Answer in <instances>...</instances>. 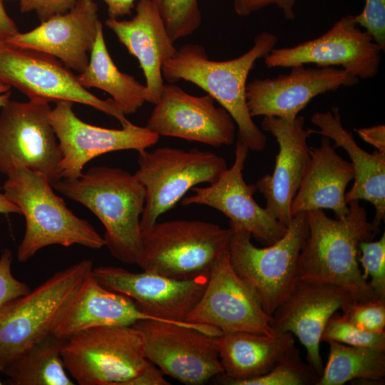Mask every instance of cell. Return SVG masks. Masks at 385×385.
<instances>
[{
    "label": "cell",
    "mask_w": 385,
    "mask_h": 385,
    "mask_svg": "<svg viewBox=\"0 0 385 385\" xmlns=\"http://www.w3.org/2000/svg\"><path fill=\"white\" fill-rule=\"evenodd\" d=\"M299 0H232L235 13L240 16H248L267 6H274L287 20L295 18V6Z\"/></svg>",
    "instance_id": "74e56055"
},
{
    "label": "cell",
    "mask_w": 385,
    "mask_h": 385,
    "mask_svg": "<svg viewBox=\"0 0 385 385\" xmlns=\"http://www.w3.org/2000/svg\"><path fill=\"white\" fill-rule=\"evenodd\" d=\"M354 130L362 140L372 145L376 150L385 153L384 125L354 128Z\"/></svg>",
    "instance_id": "ab89813d"
},
{
    "label": "cell",
    "mask_w": 385,
    "mask_h": 385,
    "mask_svg": "<svg viewBox=\"0 0 385 385\" xmlns=\"http://www.w3.org/2000/svg\"><path fill=\"white\" fill-rule=\"evenodd\" d=\"M232 230L201 220L157 222L142 235L138 266L149 272L185 280L210 274L228 250Z\"/></svg>",
    "instance_id": "52a82bcc"
},
{
    "label": "cell",
    "mask_w": 385,
    "mask_h": 385,
    "mask_svg": "<svg viewBox=\"0 0 385 385\" xmlns=\"http://www.w3.org/2000/svg\"><path fill=\"white\" fill-rule=\"evenodd\" d=\"M6 176L3 193L19 208L26 222L17 250L19 262H26L40 250L53 245H78L92 250L105 246L103 237L66 206L43 175L19 168Z\"/></svg>",
    "instance_id": "277c9868"
},
{
    "label": "cell",
    "mask_w": 385,
    "mask_h": 385,
    "mask_svg": "<svg viewBox=\"0 0 385 385\" xmlns=\"http://www.w3.org/2000/svg\"><path fill=\"white\" fill-rule=\"evenodd\" d=\"M223 376L234 381L258 377L270 371L294 345L290 332L268 336L245 332L216 337Z\"/></svg>",
    "instance_id": "4316f807"
},
{
    "label": "cell",
    "mask_w": 385,
    "mask_h": 385,
    "mask_svg": "<svg viewBox=\"0 0 385 385\" xmlns=\"http://www.w3.org/2000/svg\"><path fill=\"white\" fill-rule=\"evenodd\" d=\"M340 218L323 210L306 212L308 233L299 257V279L340 286L356 302L378 299L359 266V244L378 235L359 200Z\"/></svg>",
    "instance_id": "6da1fadb"
},
{
    "label": "cell",
    "mask_w": 385,
    "mask_h": 385,
    "mask_svg": "<svg viewBox=\"0 0 385 385\" xmlns=\"http://www.w3.org/2000/svg\"><path fill=\"white\" fill-rule=\"evenodd\" d=\"M107 5L110 18L130 15L136 0H103Z\"/></svg>",
    "instance_id": "b9f144b4"
},
{
    "label": "cell",
    "mask_w": 385,
    "mask_h": 385,
    "mask_svg": "<svg viewBox=\"0 0 385 385\" xmlns=\"http://www.w3.org/2000/svg\"><path fill=\"white\" fill-rule=\"evenodd\" d=\"M106 25L116 35L142 68L147 102L155 104L164 86L163 63L177 51L153 0H138L135 14L129 20L108 18Z\"/></svg>",
    "instance_id": "603a6c76"
},
{
    "label": "cell",
    "mask_w": 385,
    "mask_h": 385,
    "mask_svg": "<svg viewBox=\"0 0 385 385\" xmlns=\"http://www.w3.org/2000/svg\"><path fill=\"white\" fill-rule=\"evenodd\" d=\"M327 343L329 359L317 385H342L353 379L378 381L384 378L385 349Z\"/></svg>",
    "instance_id": "f546056e"
},
{
    "label": "cell",
    "mask_w": 385,
    "mask_h": 385,
    "mask_svg": "<svg viewBox=\"0 0 385 385\" xmlns=\"http://www.w3.org/2000/svg\"><path fill=\"white\" fill-rule=\"evenodd\" d=\"M16 213L21 214L19 208L9 200L4 193L0 192V214Z\"/></svg>",
    "instance_id": "ee69618b"
},
{
    "label": "cell",
    "mask_w": 385,
    "mask_h": 385,
    "mask_svg": "<svg viewBox=\"0 0 385 385\" xmlns=\"http://www.w3.org/2000/svg\"><path fill=\"white\" fill-rule=\"evenodd\" d=\"M143 319L160 321L144 313L132 299L103 286L91 272L66 308L53 334L66 339L85 329L133 326Z\"/></svg>",
    "instance_id": "d4e9b609"
},
{
    "label": "cell",
    "mask_w": 385,
    "mask_h": 385,
    "mask_svg": "<svg viewBox=\"0 0 385 385\" xmlns=\"http://www.w3.org/2000/svg\"><path fill=\"white\" fill-rule=\"evenodd\" d=\"M359 26L372 37L382 51L385 49V0H365L362 11L354 15Z\"/></svg>",
    "instance_id": "d590c367"
},
{
    "label": "cell",
    "mask_w": 385,
    "mask_h": 385,
    "mask_svg": "<svg viewBox=\"0 0 385 385\" xmlns=\"http://www.w3.org/2000/svg\"><path fill=\"white\" fill-rule=\"evenodd\" d=\"M381 51L372 37L359 29L354 15H346L316 38L274 48L265 57V63L268 68L341 66L359 79H369L379 73Z\"/></svg>",
    "instance_id": "4fadbf2b"
},
{
    "label": "cell",
    "mask_w": 385,
    "mask_h": 385,
    "mask_svg": "<svg viewBox=\"0 0 385 385\" xmlns=\"http://www.w3.org/2000/svg\"><path fill=\"white\" fill-rule=\"evenodd\" d=\"M10 88L9 85L0 82V108L10 100Z\"/></svg>",
    "instance_id": "f6af8a7d"
},
{
    "label": "cell",
    "mask_w": 385,
    "mask_h": 385,
    "mask_svg": "<svg viewBox=\"0 0 385 385\" xmlns=\"http://www.w3.org/2000/svg\"><path fill=\"white\" fill-rule=\"evenodd\" d=\"M3 383L0 381V385H1Z\"/></svg>",
    "instance_id": "bcb514c9"
},
{
    "label": "cell",
    "mask_w": 385,
    "mask_h": 385,
    "mask_svg": "<svg viewBox=\"0 0 385 385\" xmlns=\"http://www.w3.org/2000/svg\"><path fill=\"white\" fill-rule=\"evenodd\" d=\"M92 273L107 289L132 299L144 313L168 322H185L200 299L210 274L180 280L114 266L93 267Z\"/></svg>",
    "instance_id": "e0dca14e"
},
{
    "label": "cell",
    "mask_w": 385,
    "mask_h": 385,
    "mask_svg": "<svg viewBox=\"0 0 385 385\" xmlns=\"http://www.w3.org/2000/svg\"><path fill=\"white\" fill-rule=\"evenodd\" d=\"M146 127L158 135L182 138L215 148L231 145L236 124L209 94L195 96L173 83H165Z\"/></svg>",
    "instance_id": "2e32d148"
},
{
    "label": "cell",
    "mask_w": 385,
    "mask_h": 385,
    "mask_svg": "<svg viewBox=\"0 0 385 385\" xmlns=\"http://www.w3.org/2000/svg\"><path fill=\"white\" fill-rule=\"evenodd\" d=\"M66 339L53 334L24 351L1 371L13 385H73L62 359Z\"/></svg>",
    "instance_id": "f1b7e54d"
},
{
    "label": "cell",
    "mask_w": 385,
    "mask_h": 385,
    "mask_svg": "<svg viewBox=\"0 0 385 385\" xmlns=\"http://www.w3.org/2000/svg\"><path fill=\"white\" fill-rule=\"evenodd\" d=\"M135 175L145 190L140 220L141 235L172 209L193 187L212 183L227 169L224 158L211 151L162 147L138 152Z\"/></svg>",
    "instance_id": "9c48e42d"
},
{
    "label": "cell",
    "mask_w": 385,
    "mask_h": 385,
    "mask_svg": "<svg viewBox=\"0 0 385 385\" xmlns=\"http://www.w3.org/2000/svg\"><path fill=\"white\" fill-rule=\"evenodd\" d=\"M13 256L9 249H4L0 256V307L23 296L30 291L29 287L17 279L12 274Z\"/></svg>",
    "instance_id": "8d00e7d4"
},
{
    "label": "cell",
    "mask_w": 385,
    "mask_h": 385,
    "mask_svg": "<svg viewBox=\"0 0 385 385\" xmlns=\"http://www.w3.org/2000/svg\"><path fill=\"white\" fill-rule=\"evenodd\" d=\"M48 102L8 101L0 113V173L26 168L43 175L53 185L61 178L62 155L49 115Z\"/></svg>",
    "instance_id": "7c38bea8"
},
{
    "label": "cell",
    "mask_w": 385,
    "mask_h": 385,
    "mask_svg": "<svg viewBox=\"0 0 385 385\" xmlns=\"http://www.w3.org/2000/svg\"><path fill=\"white\" fill-rule=\"evenodd\" d=\"M277 43L275 35L262 31L247 52L227 61L210 59L204 47L197 43L185 44L163 63V77L169 83L180 80L190 82L207 92L233 118L238 140L250 150L261 151L267 138L249 114L245 89L255 62L265 58Z\"/></svg>",
    "instance_id": "7a4b0ae2"
},
{
    "label": "cell",
    "mask_w": 385,
    "mask_h": 385,
    "mask_svg": "<svg viewBox=\"0 0 385 385\" xmlns=\"http://www.w3.org/2000/svg\"><path fill=\"white\" fill-rule=\"evenodd\" d=\"M53 189L85 206L105 228V246L122 262L138 265L143 248L140 220L145 190L135 174L95 166L74 179H61Z\"/></svg>",
    "instance_id": "3957f363"
},
{
    "label": "cell",
    "mask_w": 385,
    "mask_h": 385,
    "mask_svg": "<svg viewBox=\"0 0 385 385\" xmlns=\"http://www.w3.org/2000/svg\"><path fill=\"white\" fill-rule=\"evenodd\" d=\"M170 383L163 376L162 372L153 363L138 376L132 379L128 385H168Z\"/></svg>",
    "instance_id": "60d3db41"
},
{
    "label": "cell",
    "mask_w": 385,
    "mask_h": 385,
    "mask_svg": "<svg viewBox=\"0 0 385 385\" xmlns=\"http://www.w3.org/2000/svg\"><path fill=\"white\" fill-rule=\"evenodd\" d=\"M359 80L341 68L292 67L288 74L248 82L245 89L247 110L252 118L293 119L316 96L354 86Z\"/></svg>",
    "instance_id": "d6986e66"
},
{
    "label": "cell",
    "mask_w": 385,
    "mask_h": 385,
    "mask_svg": "<svg viewBox=\"0 0 385 385\" xmlns=\"http://www.w3.org/2000/svg\"><path fill=\"white\" fill-rule=\"evenodd\" d=\"M230 227V264L272 316L299 280V257L308 233L306 212L293 215L284 236L262 248L253 245L250 232Z\"/></svg>",
    "instance_id": "8992f818"
},
{
    "label": "cell",
    "mask_w": 385,
    "mask_h": 385,
    "mask_svg": "<svg viewBox=\"0 0 385 385\" xmlns=\"http://www.w3.org/2000/svg\"><path fill=\"white\" fill-rule=\"evenodd\" d=\"M93 268L91 260H81L0 307V371L53 333L66 308Z\"/></svg>",
    "instance_id": "5b68a950"
},
{
    "label": "cell",
    "mask_w": 385,
    "mask_h": 385,
    "mask_svg": "<svg viewBox=\"0 0 385 385\" xmlns=\"http://www.w3.org/2000/svg\"><path fill=\"white\" fill-rule=\"evenodd\" d=\"M305 119L265 116L262 128L276 139L279 151L272 174H266L254 184L265 199V209L279 222L287 226L291 218V204L310 160L307 140L314 130L304 127Z\"/></svg>",
    "instance_id": "44dd1931"
},
{
    "label": "cell",
    "mask_w": 385,
    "mask_h": 385,
    "mask_svg": "<svg viewBox=\"0 0 385 385\" xmlns=\"http://www.w3.org/2000/svg\"><path fill=\"white\" fill-rule=\"evenodd\" d=\"M22 12L34 11L41 21L50 17L64 14L70 10L76 0H19Z\"/></svg>",
    "instance_id": "f35d334b"
},
{
    "label": "cell",
    "mask_w": 385,
    "mask_h": 385,
    "mask_svg": "<svg viewBox=\"0 0 385 385\" xmlns=\"http://www.w3.org/2000/svg\"><path fill=\"white\" fill-rule=\"evenodd\" d=\"M354 179L353 168L323 137L318 147L310 148V160L292 202V217L301 212L332 210L336 218L349 212L345 195L348 184Z\"/></svg>",
    "instance_id": "484cf974"
},
{
    "label": "cell",
    "mask_w": 385,
    "mask_h": 385,
    "mask_svg": "<svg viewBox=\"0 0 385 385\" xmlns=\"http://www.w3.org/2000/svg\"><path fill=\"white\" fill-rule=\"evenodd\" d=\"M272 320L232 268L227 250L214 263L200 299L185 321L213 327L222 333L245 332L272 336L277 332Z\"/></svg>",
    "instance_id": "5bb4252c"
},
{
    "label": "cell",
    "mask_w": 385,
    "mask_h": 385,
    "mask_svg": "<svg viewBox=\"0 0 385 385\" xmlns=\"http://www.w3.org/2000/svg\"><path fill=\"white\" fill-rule=\"evenodd\" d=\"M311 122L319 128L314 130V133L332 140L334 148H342L348 154L354 170V183L346 192V202L348 204L364 200L372 204L375 215L371 224L379 233L385 217V153L375 150L369 153L359 147L352 133L344 128L337 106L331 111L314 113Z\"/></svg>",
    "instance_id": "cb8c5ba5"
},
{
    "label": "cell",
    "mask_w": 385,
    "mask_h": 385,
    "mask_svg": "<svg viewBox=\"0 0 385 385\" xmlns=\"http://www.w3.org/2000/svg\"><path fill=\"white\" fill-rule=\"evenodd\" d=\"M364 270L375 296L385 301V233L377 241H363L359 244V262Z\"/></svg>",
    "instance_id": "836d02e7"
},
{
    "label": "cell",
    "mask_w": 385,
    "mask_h": 385,
    "mask_svg": "<svg viewBox=\"0 0 385 385\" xmlns=\"http://www.w3.org/2000/svg\"><path fill=\"white\" fill-rule=\"evenodd\" d=\"M319 375L299 356L294 346L267 373L258 377L234 381L224 376L222 382L230 385H317Z\"/></svg>",
    "instance_id": "4dcf8cb0"
},
{
    "label": "cell",
    "mask_w": 385,
    "mask_h": 385,
    "mask_svg": "<svg viewBox=\"0 0 385 385\" xmlns=\"http://www.w3.org/2000/svg\"><path fill=\"white\" fill-rule=\"evenodd\" d=\"M101 23L93 0H76L68 11L41 21L29 31L19 32L6 42L51 55L81 73L88 64V53Z\"/></svg>",
    "instance_id": "7402d4cb"
},
{
    "label": "cell",
    "mask_w": 385,
    "mask_h": 385,
    "mask_svg": "<svg viewBox=\"0 0 385 385\" xmlns=\"http://www.w3.org/2000/svg\"><path fill=\"white\" fill-rule=\"evenodd\" d=\"M90 53L88 66L77 76L83 87H95L108 93L125 115L135 113L147 102L145 85L119 71L112 60L105 43L101 23Z\"/></svg>",
    "instance_id": "83f0119b"
},
{
    "label": "cell",
    "mask_w": 385,
    "mask_h": 385,
    "mask_svg": "<svg viewBox=\"0 0 385 385\" xmlns=\"http://www.w3.org/2000/svg\"><path fill=\"white\" fill-rule=\"evenodd\" d=\"M61 355L79 385H128L150 363L142 334L133 326L78 332L65 339Z\"/></svg>",
    "instance_id": "ba28073f"
},
{
    "label": "cell",
    "mask_w": 385,
    "mask_h": 385,
    "mask_svg": "<svg viewBox=\"0 0 385 385\" xmlns=\"http://www.w3.org/2000/svg\"><path fill=\"white\" fill-rule=\"evenodd\" d=\"M0 82L29 100L78 103L115 118L122 128L132 123L112 98L103 100L89 92L61 61L44 53L0 41Z\"/></svg>",
    "instance_id": "8fae6325"
},
{
    "label": "cell",
    "mask_w": 385,
    "mask_h": 385,
    "mask_svg": "<svg viewBox=\"0 0 385 385\" xmlns=\"http://www.w3.org/2000/svg\"><path fill=\"white\" fill-rule=\"evenodd\" d=\"M330 341L356 346L385 349V332L364 331L336 312L328 321L322 342Z\"/></svg>",
    "instance_id": "d6a6232c"
},
{
    "label": "cell",
    "mask_w": 385,
    "mask_h": 385,
    "mask_svg": "<svg viewBox=\"0 0 385 385\" xmlns=\"http://www.w3.org/2000/svg\"><path fill=\"white\" fill-rule=\"evenodd\" d=\"M342 316L364 331L385 332V301L380 299L354 302L343 311Z\"/></svg>",
    "instance_id": "e575fe53"
},
{
    "label": "cell",
    "mask_w": 385,
    "mask_h": 385,
    "mask_svg": "<svg viewBox=\"0 0 385 385\" xmlns=\"http://www.w3.org/2000/svg\"><path fill=\"white\" fill-rule=\"evenodd\" d=\"M70 101L56 103L49 119L57 138L61 160V179L79 177L87 163L96 157L124 150H145L156 144L160 136L146 126L133 123L121 129L91 125L78 118Z\"/></svg>",
    "instance_id": "9a60e30c"
},
{
    "label": "cell",
    "mask_w": 385,
    "mask_h": 385,
    "mask_svg": "<svg viewBox=\"0 0 385 385\" xmlns=\"http://www.w3.org/2000/svg\"><path fill=\"white\" fill-rule=\"evenodd\" d=\"M14 21L5 11L3 0H0V41H7L19 33Z\"/></svg>",
    "instance_id": "7bdbcfd3"
},
{
    "label": "cell",
    "mask_w": 385,
    "mask_h": 385,
    "mask_svg": "<svg viewBox=\"0 0 385 385\" xmlns=\"http://www.w3.org/2000/svg\"><path fill=\"white\" fill-rule=\"evenodd\" d=\"M356 302L346 289L332 284L299 279L272 314L276 332H290L306 349L308 364L319 375L324 366L319 346L324 328L339 309Z\"/></svg>",
    "instance_id": "ffe728a7"
},
{
    "label": "cell",
    "mask_w": 385,
    "mask_h": 385,
    "mask_svg": "<svg viewBox=\"0 0 385 385\" xmlns=\"http://www.w3.org/2000/svg\"><path fill=\"white\" fill-rule=\"evenodd\" d=\"M153 1L173 41L192 34L200 26L198 0Z\"/></svg>",
    "instance_id": "1f68e13d"
},
{
    "label": "cell",
    "mask_w": 385,
    "mask_h": 385,
    "mask_svg": "<svg viewBox=\"0 0 385 385\" xmlns=\"http://www.w3.org/2000/svg\"><path fill=\"white\" fill-rule=\"evenodd\" d=\"M143 337L148 359L181 383L202 384L223 374L216 337L218 329L187 322L140 320L133 325Z\"/></svg>",
    "instance_id": "30bf717a"
},
{
    "label": "cell",
    "mask_w": 385,
    "mask_h": 385,
    "mask_svg": "<svg viewBox=\"0 0 385 385\" xmlns=\"http://www.w3.org/2000/svg\"><path fill=\"white\" fill-rule=\"evenodd\" d=\"M249 148L236 142L233 164L207 187L195 186L194 194L183 198V205H203L222 212L230 220V225L241 228L259 241L271 245L282 238L287 227L260 206L253 197L254 185H247L243 169Z\"/></svg>",
    "instance_id": "ac0fdd59"
}]
</instances>
